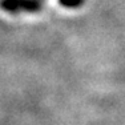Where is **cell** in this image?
Masks as SVG:
<instances>
[{"label": "cell", "mask_w": 125, "mask_h": 125, "mask_svg": "<svg viewBox=\"0 0 125 125\" xmlns=\"http://www.w3.org/2000/svg\"><path fill=\"white\" fill-rule=\"evenodd\" d=\"M0 8L8 13H35L43 8V0H0Z\"/></svg>", "instance_id": "6da1fadb"}, {"label": "cell", "mask_w": 125, "mask_h": 125, "mask_svg": "<svg viewBox=\"0 0 125 125\" xmlns=\"http://www.w3.org/2000/svg\"><path fill=\"white\" fill-rule=\"evenodd\" d=\"M59 3L65 8H79L84 4V0H59Z\"/></svg>", "instance_id": "7a4b0ae2"}]
</instances>
